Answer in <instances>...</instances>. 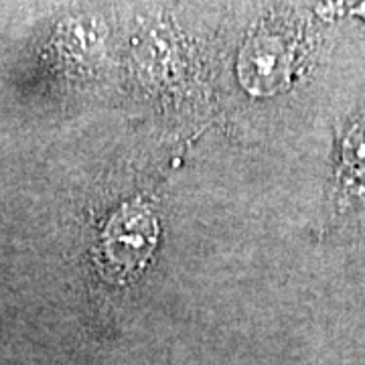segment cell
<instances>
[{
  "label": "cell",
  "instance_id": "cell-1",
  "mask_svg": "<svg viewBox=\"0 0 365 365\" xmlns=\"http://www.w3.org/2000/svg\"><path fill=\"white\" fill-rule=\"evenodd\" d=\"M108 258L120 266H136L148 258L155 244V223L146 211H128L118 215L108 227Z\"/></svg>",
  "mask_w": 365,
  "mask_h": 365
},
{
  "label": "cell",
  "instance_id": "cell-2",
  "mask_svg": "<svg viewBox=\"0 0 365 365\" xmlns=\"http://www.w3.org/2000/svg\"><path fill=\"white\" fill-rule=\"evenodd\" d=\"M288 61V39L276 26H262L246 47L244 71L248 79H258L256 83H276L282 76Z\"/></svg>",
  "mask_w": 365,
  "mask_h": 365
}]
</instances>
